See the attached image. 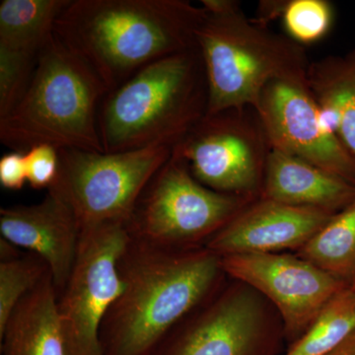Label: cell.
Masks as SVG:
<instances>
[{
    "label": "cell",
    "instance_id": "obj_1",
    "mask_svg": "<svg viewBox=\"0 0 355 355\" xmlns=\"http://www.w3.org/2000/svg\"><path fill=\"white\" fill-rule=\"evenodd\" d=\"M118 268L123 291L100 329L103 355H149L226 275L220 256L207 248L176 251L132 238Z\"/></svg>",
    "mask_w": 355,
    "mask_h": 355
},
{
    "label": "cell",
    "instance_id": "obj_2",
    "mask_svg": "<svg viewBox=\"0 0 355 355\" xmlns=\"http://www.w3.org/2000/svg\"><path fill=\"white\" fill-rule=\"evenodd\" d=\"M205 17L188 0H70L55 34L110 92L146 65L198 46Z\"/></svg>",
    "mask_w": 355,
    "mask_h": 355
},
{
    "label": "cell",
    "instance_id": "obj_3",
    "mask_svg": "<svg viewBox=\"0 0 355 355\" xmlns=\"http://www.w3.org/2000/svg\"><path fill=\"white\" fill-rule=\"evenodd\" d=\"M207 110V74L196 46L146 65L105 96L98 114L103 149L174 147Z\"/></svg>",
    "mask_w": 355,
    "mask_h": 355
},
{
    "label": "cell",
    "instance_id": "obj_4",
    "mask_svg": "<svg viewBox=\"0 0 355 355\" xmlns=\"http://www.w3.org/2000/svg\"><path fill=\"white\" fill-rule=\"evenodd\" d=\"M202 6L197 44L209 86L207 114L256 108L272 81L308 85L304 46L248 18L235 0H202Z\"/></svg>",
    "mask_w": 355,
    "mask_h": 355
},
{
    "label": "cell",
    "instance_id": "obj_5",
    "mask_svg": "<svg viewBox=\"0 0 355 355\" xmlns=\"http://www.w3.org/2000/svg\"><path fill=\"white\" fill-rule=\"evenodd\" d=\"M108 92L90 65L53 33L40 51L25 94L0 120V141L20 153L39 144L104 153L98 114Z\"/></svg>",
    "mask_w": 355,
    "mask_h": 355
},
{
    "label": "cell",
    "instance_id": "obj_6",
    "mask_svg": "<svg viewBox=\"0 0 355 355\" xmlns=\"http://www.w3.org/2000/svg\"><path fill=\"white\" fill-rule=\"evenodd\" d=\"M254 200L203 186L172 154L144 188L127 228L132 240L148 246L198 249Z\"/></svg>",
    "mask_w": 355,
    "mask_h": 355
},
{
    "label": "cell",
    "instance_id": "obj_7",
    "mask_svg": "<svg viewBox=\"0 0 355 355\" xmlns=\"http://www.w3.org/2000/svg\"><path fill=\"white\" fill-rule=\"evenodd\" d=\"M284 340V324L275 307L232 279L176 324L149 355H279Z\"/></svg>",
    "mask_w": 355,
    "mask_h": 355
},
{
    "label": "cell",
    "instance_id": "obj_8",
    "mask_svg": "<svg viewBox=\"0 0 355 355\" xmlns=\"http://www.w3.org/2000/svg\"><path fill=\"white\" fill-rule=\"evenodd\" d=\"M172 151L166 144L116 153L60 149L58 178L48 191L67 203L81 230L127 224L144 188Z\"/></svg>",
    "mask_w": 355,
    "mask_h": 355
},
{
    "label": "cell",
    "instance_id": "obj_9",
    "mask_svg": "<svg viewBox=\"0 0 355 355\" xmlns=\"http://www.w3.org/2000/svg\"><path fill=\"white\" fill-rule=\"evenodd\" d=\"M270 151L258 112L241 107L207 114L173 147L172 154L203 186L258 200Z\"/></svg>",
    "mask_w": 355,
    "mask_h": 355
},
{
    "label": "cell",
    "instance_id": "obj_10",
    "mask_svg": "<svg viewBox=\"0 0 355 355\" xmlns=\"http://www.w3.org/2000/svg\"><path fill=\"white\" fill-rule=\"evenodd\" d=\"M130 239L123 222L81 230L76 263L58 300L67 355H103L100 329L123 291L118 263Z\"/></svg>",
    "mask_w": 355,
    "mask_h": 355
},
{
    "label": "cell",
    "instance_id": "obj_11",
    "mask_svg": "<svg viewBox=\"0 0 355 355\" xmlns=\"http://www.w3.org/2000/svg\"><path fill=\"white\" fill-rule=\"evenodd\" d=\"M220 258L227 277L258 291L277 311L288 345L304 335L326 306L352 284L297 254H240Z\"/></svg>",
    "mask_w": 355,
    "mask_h": 355
},
{
    "label": "cell",
    "instance_id": "obj_12",
    "mask_svg": "<svg viewBox=\"0 0 355 355\" xmlns=\"http://www.w3.org/2000/svg\"><path fill=\"white\" fill-rule=\"evenodd\" d=\"M254 109L272 150L302 159L355 184V159L324 120L309 86L272 81Z\"/></svg>",
    "mask_w": 355,
    "mask_h": 355
},
{
    "label": "cell",
    "instance_id": "obj_13",
    "mask_svg": "<svg viewBox=\"0 0 355 355\" xmlns=\"http://www.w3.org/2000/svg\"><path fill=\"white\" fill-rule=\"evenodd\" d=\"M335 214L260 198L212 236L205 248L220 257L299 251Z\"/></svg>",
    "mask_w": 355,
    "mask_h": 355
},
{
    "label": "cell",
    "instance_id": "obj_14",
    "mask_svg": "<svg viewBox=\"0 0 355 355\" xmlns=\"http://www.w3.org/2000/svg\"><path fill=\"white\" fill-rule=\"evenodd\" d=\"M0 233L48 265L60 296L71 275L81 236L79 222L67 203L48 191L36 205L2 207Z\"/></svg>",
    "mask_w": 355,
    "mask_h": 355
},
{
    "label": "cell",
    "instance_id": "obj_15",
    "mask_svg": "<svg viewBox=\"0 0 355 355\" xmlns=\"http://www.w3.org/2000/svg\"><path fill=\"white\" fill-rule=\"evenodd\" d=\"M338 214L355 200V184L279 151H270L261 197Z\"/></svg>",
    "mask_w": 355,
    "mask_h": 355
},
{
    "label": "cell",
    "instance_id": "obj_16",
    "mask_svg": "<svg viewBox=\"0 0 355 355\" xmlns=\"http://www.w3.org/2000/svg\"><path fill=\"white\" fill-rule=\"evenodd\" d=\"M58 300L48 272L0 330L1 355H67Z\"/></svg>",
    "mask_w": 355,
    "mask_h": 355
},
{
    "label": "cell",
    "instance_id": "obj_17",
    "mask_svg": "<svg viewBox=\"0 0 355 355\" xmlns=\"http://www.w3.org/2000/svg\"><path fill=\"white\" fill-rule=\"evenodd\" d=\"M308 86L324 120L355 159V49L311 62Z\"/></svg>",
    "mask_w": 355,
    "mask_h": 355
},
{
    "label": "cell",
    "instance_id": "obj_18",
    "mask_svg": "<svg viewBox=\"0 0 355 355\" xmlns=\"http://www.w3.org/2000/svg\"><path fill=\"white\" fill-rule=\"evenodd\" d=\"M70 0H2L0 48L39 55Z\"/></svg>",
    "mask_w": 355,
    "mask_h": 355
},
{
    "label": "cell",
    "instance_id": "obj_19",
    "mask_svg": "<svg viewBox=\"0 0 355 355\" xmlns=\"http://www.w3.org/2000/svg\"><path fill=\"white\" fill-rule=\"evenodd\" d=\"M297 256L324 272L355 282V200L333 216Z\"/></svg>",
    "mask_w": 355,
    "mask_h": 355
},
{
    "label": "cell",
    "instance_id": "obj_20",
    "mask_svg": "<svg viewBox=\"0 0 355 355\" xmlns=\"http://www.w3.org/2000/svg\"><path fill=\"white\" fill-rule=\"evenodd\" d=\"M354 334L355 282L338 294L282 355H324Z\"/></svg>",
    "mask_w": 355,
    "mask_h": 355
},
{
    "label": "cell",
    "instance_id": "obj_21",
    "mask_svg": "<svg viewBox=\"0 0 355 355\" xmlns=\"http://www.w3.org/2000/svg\"><path fill=\"white\" fill-rule=\"evenodd\" d=\"M48 272V265L29 252L0 261V330L21 301Z\"/></svg>",
    "mask_w": 355,
    "mask_h": 355
},
{
    "label": "cell",
    "instance_id": "obj_22",
    "mask_svg": "<svg viewBox=\"0 0 355 355\" xmlns=\"http://www.w3.org/2000/svg\"><path fill=\"white\" fill-rule=\"evenodd\" d=\"M282 20L286 36L305 48L330 33L335 9L328 0H286Z\"/></svg>",
    "mask_w": 355,
    "mask_h": 355
},
{
    "label": "cell",
    "instance_id": "obj_23",
    "mask_svg": "<svg viewBox=\"0 0 355 355\" xmlns=\"http://www.w3.org/2000/svg\"><path fill=\"white\" fill-rule=\"evenodd\" d=\"M37 57L0 48V120L15 108L25 94Z\"/></svg>",
    "mask_w": 355,
    "mask_h": 355
},
{
    "label": "cell",
    "instance_id": "obj_24",
    "mask_svg": "<svg viewBox=\"0 0 355 355\" xmlns=\"http://www.w3.org/2000/svg\"><path fill=\"white\" fill-rule=\"evenodd\" d=\"M25 160L27 183L35 190L48 191L58 178L60 150L49 144H39L26 151Z\"/></svg>",
    "mask_w": 355,
    "mask_h": 355
},
{
    "label": "cell",
    "instance_id": "obj_25",
    "mask_svg": "<svg viewBox=\"0 0 355 355\" xmlns=\"http://www.w3.org/2000/svg\"><path fill=\"white\" fill-rule=\"evenodd\" d=\"M27 183L25 153L11 151L0 159V184L9 191H19Z\"/></svg>",
    "mask_w": 355,
    "mask_h": 355
},
{
    "label": "cell",
    "instance_id": "obj_26",
    "mask_svg": "<svg viewBox=\"0 0 355 355\" xmlns=\"http://www.w3.org/2000/svg\"><path fill=\"white\" fill-rule=\"evenodd\" d=\"M286 0H266L259 4L258 10L253 21L263 27H268L270 22L282 19Z\"/></svg>",
    "mask_w": 355,
    "mask_h": 355
},
{
    "label": "cell",
    "instance_id": "obj_27",
    "mask_svg": "<svg viewBox=\"0 0 355 355\" xmlns=\"http://www.w3.org/2000/svg\"><path fill=\"white\" fill-rule=\"evenodd\" d=\"M324 355H355V334L342 345Z\"/></svg>",
    "mask_w": 355,
    "mask_h": 355
}]
</instances>
